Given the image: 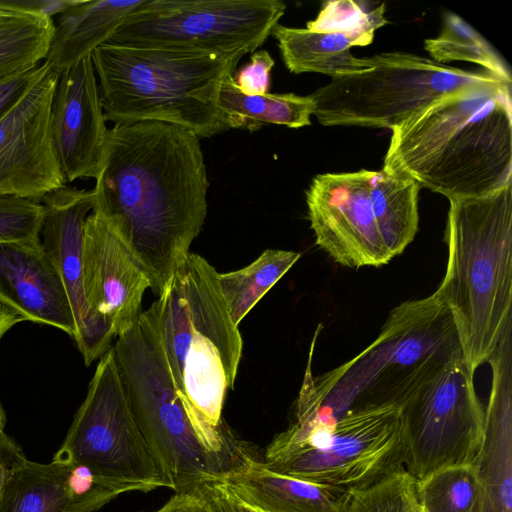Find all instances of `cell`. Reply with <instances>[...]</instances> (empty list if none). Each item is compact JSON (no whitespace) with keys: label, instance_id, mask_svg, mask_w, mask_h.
I'll use <instances>...</instances> for the list:
<instances>
[{"label":"cell","instance_id":"52a82bcc","mask_svg":"<svg viewBox=\"0 0 512 512\" xmlns=\"http://www.w3.org/2000/svg\"><path fill=\"white\" fill-rule=\"evenodd\" d=\"M134 419L175 493L220 481L227 467L200 442L178 394L153 305L111 346Z\"/></svg>","mask_w":512,"mask_h":512},{"label":"cell","instance_id":"cb8c5ba5","mask_svg":"<svg viewBox=\"0 0 512 512\" xmlns=\"http://www.w3.org/2000/svg\"><path fill=\"white\" fill-rule=\"evenodd\" d=\"M216 106L228 129L255 131L264 123L301 128L311 124L316 103L312 95L294 93L247 95L234 80V74H226L219 85Z\"/></svg>","mask_w":512,"mask_h":512},{"label":"cell","instance_id":"1f68e13d","mask_svg":"<svg viewBox=\"0 0 512 512\" xmlns=\"http://www.w3.org/2000/svg\"><path fill=\"white\" fill-rule=\"evenodd\" d=\"M41 201L0 195V243L40 239Z\"/></svg>","mask_w":512,"mask_h":512},{"label":"cell","instance_id":"8992f818","mask_svg":"<svg viewBox=\"0 0 512 512\" xmlns=\"http://www.w3.org/2000/svg\"><path fill=\"white\" fill-rule=\"evenodd\" d=\"M246 54L104 43L91 59L105 119L114 125L164 122L199 138L229 130L216 97L222 78L234 74Z\"/></svg>","mask_w":512,"mask_h":512},{"label":"cell","instance_id":"60d3db41","mask_svg":"<svg viewBox=\"0 0 512 512\" xmlns=\"http://www.w3.org/2000/svg\"><path fill=\"white\" fill-rule=\"evenodd\" d=\"M74 512H92V511L90 509H88V508H81V509H78V510H76Z\"/></svg>","mask_w":512,"mask_h":512},{"label":"cell","instance_id":"484cf974","mask_svg":"<svg viewBox=\"0 0 512 512\" xmlns=\"http://www.w3.org/2000/svg\"><path fill=\"white\" fill-rule=\"evenodd\" d=\"M54 31L51 17L35 13H0V82L45 61Z\"/></svg>","mask_w":512,"mask_h":512},{"label":"cell","instance_id":"d6986e66","mask_svg":"<svg viewBox=\"0 0 512 512\" xmlns=\"http://www.w3.org/2000/svg\"><path fill=\"white\" fill-rule=\"evenodd\" d=\"M512 330L487 361L492 371L484 438L473 464L486 512H512Z\"/></svg>","mask_w":512,"mask_h":512},{"label":"cell","instance_id":"5b68a950","mask_svg":"<svg viewBox=\"0 0 512 512\" xmlns=\"http://www.w3.org/2000/svg\"><path fill=\"white\" fill-rule=\"evenodd\" d=\"M449 203L448 260L435 292L451 313L474 375L512 330V183Z\"/></svg>","mask_w":512,"mask_h":512},{"label":"cell","instance_id":"3957f363","mask_svg":"<svg viewBox=\"0 0 512 512\" xmlns=\"http://www.w3.org/2000/svg\"><path fill=\"white\" fill-rule=\"evenodd\" d=\"M512 83L447 95L392 128L382 170L448 200L512 183Z\"/></svg>","mask_w":512,"mask_h":512},{"label":"cell","instance_id":"4dcf8cb0","mask_svg":"<svg viewBox=\"0 0 512 512\" xmlns=\"http://www.w3.org/2000/svg\"><path fill=\"white\" fill-rule=\"evenodd\" d=\"M346 512H422L416 480L403 470L352 492Z\"/></svg>","mask_w":512,"mask_h":512},{"label":"cell","instance_id":"7402d4cb","mask_svg":"<svg viewBox=\"0 0 512 512\" xmlns=\"http://www.w3.org/2000/svg\"><path fill=\"white\" fill-rule=\"evenodd\" d=\"M144 0H75L54 22L44 63L60 74L106 43Z\"/></svg>","mask_w":512,"mask_h":512},{"label":"cell","instance_id":"7c38bea8","mask_svg":"<svg viewBox=\"0 0 512 512\" xmlns=\"http://www.w3.org/2000/svg\"><path fill=\"white\" fill-rule=\"evenodd\" d=\"M400 408L407 471L415 480L474 462L484 438L485 411L463 358L447 364Z\"/></svg>","mask_w":512,"mask_h":512},{"label":"cell","instance_id":"836d02e7","mask_svg":"<svg viewBox=\"0 0 512 512\" xmlns=\"http://www.w3.org/2000/svg\"><path fill=\"white\" fill-rule=\"evenodd\" d=\"M190 492L194 512H236L230 493L219 481L199 484Z\"/></svg>","mask_w":512,"mask_h":512},{"label":"cell","instance_id":"9a60e30c","mask_svg":"<svg viewBox=\"0 0 512 512\" xmlns=\"http://www.w3.org/2000/svg\"><path fill=\"white\" fill-rule=\"evenodd\" d=\"M41 244L58 270L74 315V341L89 366L101 358L115 338L110 327L90 309L82 283L84 224L93 208L92 190L65 185L41 200Z\"/></svg>","mask_w":512,"mask_h":512},{"label":"cell","instance_id":"d590c367","mask_svg":"<svg viewBox=\"0 0 512 512\" xmlns=\"http://www.w3.org/2000/svg\"><path fill=\"white\" fill-rule=\"evenodd\" d=\"M75 0H0V10L17 13H35L48 17L59 15Z\"/></svg>","mask_w":512,"mask_h":512},{"label":"cell","instance_id":"9c48e42d","mask_svg":"<svg viewBox=\"0 0 512 512\" xmlns=\"http://www.w3.org/2000/svg\"><path fill=\"white\" fill-rule=\"evenodd\" d=\"M369 58L370 68L334 78L311 94L320 124L392 129L447 95L507 82L485 69L463 70L406 52Z\"/></svg>","mask_w":512,"mask_h":512},{"label":"cell","instance_id":"5bb4252c","mask_svg":"<svg viewBox=\"0 0 512 512\" xmlns=\"http://www.w3.org/2000/svg\"><path fill=\"white\" fill-rule=\"evenodd\" d=\"M373 171L316 175L306 203L316 244L350 268L379 267L393 256L379 233L369 190Z\"/></svg>","mask_w":512,"mask_h":512},{"label":"cell","instance_id":"ba28073f","mask_svg":"<svg viewBox=\"0 0 512 512\" xmlns=\"http://www.w3.org/2000/svg\"><path fill=\"white\" fill-rule=\"evenodd\" d=\"M262 462L292 478L351 492L365 488L407 470L401 408L348 411L329 423L294 420L268 444Z\"/></svg>","mask_w":512,"mask_h":512},{"label":"cell","instance_id":"ab89813d","mask_svg":"<svg viewBox=\"0 0 512 512\" xmlns=\"http://www.w3.org/2000/svg\"><path fill=\"white\" fill-rule=\"evenodd\" d=\"M5 423H6L5 413H4V410L0 403V456L2 454L5 443L9 437L4 432Z\"/></svg>","mask_w":512,"mask_h":512},{"label":"cell","instance_id":"4316f807","mask_svg":"<svg viewBox=\"0 0 512 512\" xmlns=\"http://www.w3.org/2000/svg\"><path fill=\"white\" fill-rule=\"evenodd\" d=\"M300 256L295 251L267 249L248 266L218 274L221 293L237 326Z\"/></svg>","mask_w":512,"mask_h":512},{"label":"cell","instance_id":"d6a6232c","mask_svg":"<svg viewBox=\"0 0 512 512\" xmlns=\"http://www.w3.org/2000/svg\"><path fill=\"white\" fill-rule=\"evenodd\" d=\"M274 60L266 50L252 53L250 62L234 73L239 89L247 95H263L270 87Z\"/></svg>","mask_w":512,"mask_h":512},{"label":"cell","instance_id":"8d00e7d4","mask_svg":"<svg viewBox=\"0 0 512 512\" xmlns=\"http://www.w3.org/2000/svg\"><path fill=\"white\" fill-rule=\"evenodd\" d=\"M150 512H194L192 492L175 493L164 505Z\"/></svg>","mask_w":512,"mask_h":512},{"label":"cell","instance_id":"277c9868","mask_svg":"<svg viewBox=\"0 0 512 512\" xmlns=\"http://www.w3.org/2000/svg\"><path fill=\"white\" fill-rule=\"evenodd\" d=\"M459 358L463 356L451 313L434 292L395 307L375 341L348 363L320 379L307 368L296 403L309 418L328 423L348 411L401 407Z\"/></svg>","mask_w":512,"mask_h":512},{"label":"cell","instance_id":"74e56055","mask_svg":"<svg viewBox=\"0 0 512 512\" xmlns=\"http://www.w3.org/2000/svg\"><path fill=\"white\" fill-rule=\"evenodd\" d=\"M22 321L24 320L18 313L0 301V340L14 325Z\"/></svg>","mask_w":512,"mask_h":512},{"label":"cell","instance_id":"f35d334b","mask_svg":"<svg viewBox=\"0 0 512 512\" xmlns=\"http://www.w3.org/2000/svg\"><path fill=\"white\" fill-rule=\"evenodd\" d=\"M224 485V484H223ZM225 486V485H224ZM226 487V486H225ZM227 488V487H226ZM236 512H265L238 499L228 488Z\"/></svg>","mask_w":512,"mask_h":512},{"label":"cell","instance_id":"b9f144b4","mask_svg":"<svg viewBox=\"0 0 512 512\" xmlns=\"http://www.w3.org/2000/svg\"><path fill=\"white\" fill-rule=\"evenodd\" d=\"M3 12V10H0V13Z\"/></svg>","mask_w":512,"mask_h":512},{"label":"cell","instance_id":"8fae6325","mask_svg":"<svg viewBox=\"0 0 512 512\" xmlns=\"http://www.w3.org/2000/svg\"><path fill=\"white\" fill-rule=\"evenodd\" d=\"M285 10L279 0H144L106 43L253 53Z\"/></svg>","mask_w":512,"mask_h":512},{"label":"cell","instance_id":"603a6c76","mask_svg":"<svg viewBox=\"0 0 512 512\" xmlns=\"http://www.w3.org/2000/svg\"><path fill=\"white\" fill-rule=\"evenodd\" d=\"M271 35L278 42L286 68L295 74L315 72L334 79L371 67L369 57L358 58L351 53L352 42L340 33L277 24Z\"/></svg>","mask_w":512,"mask_h":512},{"label":"cell","instance_id":"83f0119b","mask_svg":"<svg viewBox=\"0 0 512 512\" xmlns=\"http://www.w3.org/2000/svg\"><path fill=\"white\" fill-rule=\"evenodd\" d=\"M416 492L423 512H486L484 488L473 463L416 480Z\"/></svg>","mask_w":512,"mask_h":512},{"label":"cell","instance_id":"2e32d148","mask_svg":"<svg viewBox=\"0 0 512 512\" xmlns=\"http://www.w3.org/2000/svg\"><path fill=\"white\" fill-rule=\"evenodd\" d=\"M55 153L67 183L96 179L108 132L91 55L58 75L50 112Z\"/></svg>","mask_w":512,"mask_h":512},{"label":"cell","instance_id":"f1b7e54d","mask_svg":"<svg viewBox=\"0 0 512 512\" xmlns=\"http://www.w3.org/2000/svg\"><path fill=\"white\" fill-rule=\"evenodd\" d=\"M424 48L437 63L472 62L495 76L512 82L510 69L500 54L478 31L455 13L445 12L440 34L426 39Z\"/></svg>","mask_w":512,"mask_h":512},{"label":"cell","instance_id":"f546056e","mask_svg":"<svg viewBox=\"0 0 512 512\" xmlns=\"http://www.w3.org/2000/svg\"><path fill=\"white\" fill-rule=\"evenodd\" d=\"M386 24L385 3L337 0L325 2L306 28L340 33L348 37L353 46H366L373 41L376 29Z\"/></svg>","mask_w":512,"mask_h":512},{"label":"cell","instance_id":"ffe728a7","mask_svg":"<svg viewBox=\"0 0 512 512\" xmlns=\"http://www.w3.org/2000/svg\"><path fill=\"white\" fill-rule=\"evenodd\" d=\"M120 495L114 490L77 488L73 465L52 459L36 463L25 456L11 469L0 492V512L97 511Z\"/></svg>","mask_w":512,"mask_h":512},{"label":"cell","instance_id":"ac0fdd59","mask_svg":"<svg viewBox=\"0 0 512 512\" xmlns=\"http://www.w3.org/2000/svg\"><path fill=\"white\" fill-rule=\"evenodd\" d=\"M0 301L24 321L49 325L75 336L66 288L40 239L0 243Z\"/></svg>","mask_w":512,"mask_h":512},{"label":"cell","instance_id":"e0dca14e","mask_svg":"<svg viewBox=\"0 0 512 512\" xmlns=\"http://www.w3.org/2000/svg\"><path fill=\"white\" fill-rule=\"evenodd\" d=\"M82 283L92 312L114 337L128 330L141 313L150 280L120 237L97 213L84 224Z\"/></svg>","mask_w":512,"mask_h":512},{"label":"cell","instance_id":"6da1fadb","mask_svg":"<svg viewBox=\"0 0 512 512\" xmlns=\"http://www.w3.org/2000/svg\"><path fill=\"white\" fill-rule=\"evenodd\" d=\"M95 180L92 212L125 243L159 297L206 219L200 138L164 122L115 124Z\"/></svg>","mask_w":512,"mask_h":512},{"label":"cell","instance_id":"7bdbcfd3","mask_svg":"<svg viewBox=\"0 0 512 512\" xmlns=\"http://www.w3.org/2000/svg\"><path fill=\"white\" fill-rule=\"evenodd\" d=\"M422 509V508H421ZM423 512V511H422Z\"/></svg>","mask_w":512,"mask_h":512},{"label":"cell","instance_id":"4fadbf2b","mask_svg":"<svg viewBox=\"0 0 512 512\" xmlns=\"http://www.w3.org/2000/svg\"><path fill=\"white\" fill-rule=\"evenodd\" d=\"M58 75L43 62L25 94L0 119V195L41 201L67 185L50 128Z\"/></svg>","mask_w":512,"mask_h":512},{"label":"cell","instance_id":"e575fe53","mask_svg":"<svg viewBox=\"0 0 512 512\" xmlns=\"http://www.w3.org/2000/svg\"><path fill=\"white\" fill-rule=\"evenodd\" d=\"M40 65L0 82V119L11 110L31 86L40 71Z\"/></svg>","mask_w":512,"mask_h":512},{"label":"cell","instance_id":"44dd1931","mask_svg":"<svg viewBox=\"0 0 512 512\" xmlns=\"http://www.w3.org/2000/svg\"><path fill=\"white\" fill-rule=\"evenodd\" d=\"M238 499L265 512H346L352 492L312 483L267 469L254 460L224 476Z\"/></svg>","mask_w":512,"mask_h":512},{"label":"cell","instance_id":"30bf717a","mask_svg":"<svg viewBox=\"0 0 512 512\" xmlns=\"http://www.w3.org/2000/svg\"><path fill=\"white\" fill-rule=\"evenodd\" d=\"M53 459L86 467L124 493L169 488L134 419L111 348Z\"/></svg>","mask_w":512,"mask_h":512},{"label":"cell","instance_id":"7a4b0ae2","mask_svg":"<svg viewBox=\"0 0 512 512\" xmlns=\"http://www.w3.org/2000/svg\"><path fill=\"white\" fill-rule=\"evenodd\" d=\"M218 272L189 253L152 305L178 394L205 450L231 469L250 453L222 418L243 340L221 293Z\"/></svg>","mask_w":512,"mask_h":512},{"label":"cell","instance_id":"d4e9b609","mask_svg":"<svg viewBox=\"0 0 512 512\" xmlns=\"http://www.w3.org/2000/svg\"><path fill=\"white\" fill-rule=\"evenodd\" d=\"M420 189L410 178L373 171L369 199L379 233L393 257L405 250L418 231Z\"/></svg>","mask_w":512,"mask_h":512}]
</instances>
